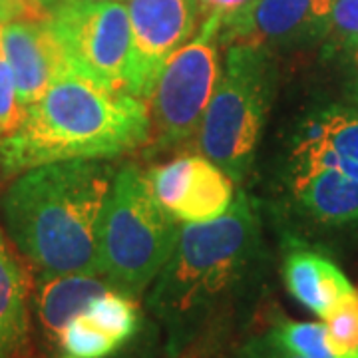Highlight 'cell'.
<instances>
[{
	"label": "cell",
	"mask_w": 358,
	"mask_h": 358,
	"mask_svg": "<svg viewBox=\"0 0 358 358\" xmlns=\"http://www.w3.org/2000/svg\"><path fill=\"white\" fill-rule=\"evenodd\" d=\"M273 92L275 66L265 44H233L197 134L199 152L233 181H241L253 164Z\"/></svg>",
	"instance_id": "cell-5"
},
{
	"label": "cell",
	"mask_w": 358,
	"mask_h": 358,
	"mask_svg": "<svg viewBox=\"0 0 358 358\" xmlns=\"http://www.w3.org/2000/svg\"><path fill=\"white\" fill-rule=\"evenodd\" d=\"M173 213L157 201L136 166L115 171L98 231L100 275L120 293L138 296L166 267L178 243Z\"/></svg>",
	"instance_id": "cell-4"
},
{
	"label": "cell",
	"mask_w": 358,
	"mask_h": 358,
	"mask_svg": "<svg viewBox=\"0 0 358 358\" xmlns=\"http://www.w3.org/2000/svg\"><path fill=\"white\" fill-rule=\"evenodd\" d=\"M78 2H106V0H78Z\"/></svg>",
	"instance_id": "cell-29"
},
{
	"label": "cell",
	"mask_w": 358,
	"mask_h": 358,
	"mask_svg": "<svg viewBox=\"0 0 358 358\" xmlns=\"http://www.w3.org/2000/svg\"><path fill=\"white\" fill-rule=\"evenodd\" d=\"M32 2H34V4L38 6L42 13L48 14V10H50L52 6H54L56 2H60V0H32Z\"/></svg>",
	"instance_id": "cell-28"
},
{
	"label": "cell",
	"mask_w": 358,
	"mask_h": 358,
	"mask_svg": "<svg viewBox=\"0 0 358 358\" xmlns=\"http://www.w3.org/2000/svg\"><path fill=\"white\" fill-rule=\"evenodd\" d=\"M293 164L333 167L358 179L357 106H331L310 117L294 148Z\"/></svg>",
	"instance_id": "cell-11"
},
{
	"label": "cell",
	"mask_w": 358,
	"mask_h": 358,
	"mask_svg": "<svg viewBox=\"0 0 358 358\" xmlns=\"http://www.w3.org/2000/svg\"><path fill=\"white\" fill-rule=\"evenodd\" d=\"M24 117V108L18 102L13 68L0 44V140L13 134Z\"/></svg>",
	"instance_id": "cell-23"
},
{
	"label": "cell",
	"mask_w": 358,
	"mask_h": 358,
	"mask_svg": "<svg viewBox=\"0 0 358 358\" xmlns=\"http://www.w3.org/2000/svg\"><path fill=\"white\" fill-rule=\"evenodd\" d=\"M28 275L0 229V358L28 357Z\"/></svg>",
	"instance_id": "cell-15"
},
{
	"label": "cell",
	"mask_w": 358,
	"mask_h": 358,
	"mask_svg": "<svg viewBox=\"0 0 358 358\" xmlns=\"http://www.w3.org/2000/svg\"><path fill=\"white\" fill-rule=\"evenodd\" d=\"M131 62L128 90L150 100L173 52L187 44L199 24V0H128Z\"/></svg>",
	"instance_id": "cell-8"
},
{
	"label": "cell",
	"mask_w": 358,
	"mask_h": 358,
	"mask_svg": "<svg viewBox=\"0 0 358 358\" xmlns=\"http://www.w3.org/2000/svg\"><path fill=\"white\" fill-rule=\"evenodd\" d=\"M114 176L103 159H70L32 167L10 183L2 219L40 275H100L98 231Z\"/></svg>",
	"instance_id": "cell-2"
},
{
	"label": "cell",
	"mask_w": 358,
	"mask_h": 358,
	"mask_svg": "<svg viewBox=\"0 0 358 358\" xmlns=\"http://www.w3.org/2000/svg\"><path fill=\"white\" fill-rule=\"evenodd\" d=\"M282 281L294 301L320 319L357 291L336 263L308 249H296L287 255Z\"/></svg>",
	"instance_id": "cell-13"
},
{
	"label": "cell",
	"mask_w": 358,
	"mask_h": 358,
	"mask_svg": "<svg viewBox=\"0 0 358 358\" xmlns=\"http://www.w3.org/2000/svg\"><path fill=\"white\" fill-rule=\"evenodd\" d=\"M322 320L334 352L358 358V291L345 296Z\"/></svg>",
	"instance_id": "cell-20"
},
{
	"label": "cell",
	"mask_w": 358,
	"mask_h": 358,
	"mask_svg": "<svg viewBox=\"0 0 358 358\" xmlns=\"http://www.w3.org/2000/svg\"><path fill=\"white\" fill-rule=\"evenodd\" d=\"M293 192L319 223L336 227L358 221V179L338 169L293 164Z\"/></svg>",
	"instance_id": "cell-12"
},
{
	"label": "cell",
	"mask_w": 358,
	"mask_h": 358,
	"mask_svg": "<svg viewBox=\"0 0 358 358\" xmlns=\"http://www.w3.org/2000/svg\"><path fill=\"white\" fill-rule=\"evenodd\" d=\"M192 166L193 155H185V157H178V159L169 162L166 166L154 167L148 173L152 192L169 213H173L178 209L179 201L183 199V193L187 187L189 176H192Z\"/></svg>",
	"instance_id": "cell-21"
},
{
	"label": "cell",
	"mask_w": 358,
	"mask_h": 358,
	"mask_svg": "<svg viewBox=\"0 0 358 358\" xmlns=\"http://www.w3.org/2000/svg\"><path fill=\"white\" fill-rule=\"evenodd\" d=\"M259 223L243 193L213 221L187 223L166 267L155 277L148 307L164 322L169 355H179L237 301L255 273Z\"/></svg>",
	"instance_id": "cell-3"
},
{
	"label": "cell",
	"mask_w": 358,
	"mask_h": 358,
	"mask_svg": "<svg viewBox=\"0 0 358 358\" xmlns=\"http://www.w3.org/2000/svg\"><path fill=\"white\" fill-rule=\"evenodd\" d=\"M14 18H48L32 0H0V24Z\"/></svg>",
	"instance_id": "cell-26"
},
{
	"label": "cell",
	"mask_w": 358,
	"mask_h": 358,
	"mask_svg": "<svg viewBox=\"0 0 358 358\" xmlns=\"http://www.w3.org/2000/svg\"><path fill=\"white\" fill-rule=\"evenodd\" d=\"M58 346L62 348L64 357L70 358H108L120 348L110 334L98 329L92 320L82 313L70 320L62 329Z\"/></svg>",
	"instance_id": "cell-19"
},
{
	"label": "cell",
	"mask_w": 358,
	"mask_h": 358,
	"mask_svg": "<svg viewBox=\"0 0 358 358\" xmlns=\"http://www.w3.org/2000/svg\"><path fill=\"white\" fill-rule=\"evenodd\" d=\"M84 315L120 345H126L136 334L140 324V315L134 296L120 293L115 289H110L98 299H94L84 310Z\"/></svg>",
	"instance_id": "cell-17"
},
{
	"label": "cell",
	"mask_w": 358,
	"mask_h": 358,
	"mask_svg": "<svg viewBox=\"0 0 358 358\" xmlns=\"http://www.w3.org/2000/svg\"><path fill=\"white\" fill-rule=\"evenodd\" d=\"M331 0H257L237 42L303 44L329 36Z\"/></svg>",
	"instance_id": "cell-10"
},
{
	"label": "cell",
	"mask_w": 358,
	"mask_h": 358,
	"mask_svg": "<svg viewBox=\"0 0 358 358\" xmlns=\"http://www.w3.org/2000/svg\"><path fill=\"white\" fill-rule=\"evenodd\" d=\"M268 336L301 358H343L333 350L329 343L324 322H305V320H279Z\"/></svg>",
	"instance_id": "cell-18"
},
{
	"label": "cell",
	"mask_w": 358,
	"mask_h": 358,
	"mask_svg": "<svg viewBox=\"0 0 358 358\" xmlns=\"http://www.w3.org/2000/svg\"><path fill=\"white\" fill-rule=\"evenodd\" d=\"M345 52L348 54V90H350V96L352 100L357 102L358 108V42L346 46Z\"/></svg>",
	"instance_id": "cell-27"
},
{
	"label": "cell",
	"mask_w": 358,
	"mask_h": 358,
	"mask_svg": "<svg viewBox=\"0 0 358 358\" xmlns=\"http://www.w3.org/2000/svg\"><path fill=\"white\" fill-rule=\"evenodd\" d=\"M2 178H4V169H2V166H0V183H2Z\"/></svg>",
	"instance_id": "cell-30"
},
{
	"label": "cell",
	"mask_w": 358,
	"mask_h": 358,
	"mask_svg": "<svg viewBox=\"0 0 358 358\" xmlns=\"http://www.w3.org/2000/svg\"><path fill=\"white\" fill-rule=\"evenodd\" d=\"M229 358H301L285 350L282 346H279L268 334L265 336H259L249 341L247 345H243L233 357Z\"/></svg>",
	"instance_id": "cell-25"
},
{
	"label": "cell",
	"mask_w": 358,
	"mask_h": 358,
	"mask_svg": "<svg viewBox=\"0 0 358 358\" xmlns=\"http://www.w3.org/2000/svg\"><path fill=\"white\" fill-rule=\"evenodd\" d=\"M152 140L145 100L66 68L0 140L4 176L70 159H112Z\"/></svg>",
	"instance_id": "cell-1"
},
{
	"label": "cell",
	"mask_w": 358,
	"mask_h": 358,
	"mask_svg": "<svg viewBox=\"0 0 358 358\" xmlns=\"http://www.w3.org/2000/svg\"><path fill=\"white\" fill-rule=\"evenodd\" d=\"M0 44L13 68L18 102L24 110L68 68L48 18H14L2 22Z\"/></svg>",
	"instance_id": "cell-9"
},
{
	"label": "cell",
	"mask_w": 358,
	"mask_h": 358,
	"mask_svg": "<svg viewBox=\"0 0 358 358\" xmlns=\"http://www.w3.org/2000/svg\"><path fill=\"white\" fill-rule=\"evenodd\" d=\"M233 203V179L211 159L193 155L192 176L173 215L185 223L221 217Z\"/></svg>",
	"instance_id": "cell-16"
},
{
	"label": "cell",
	"mask_w": 358,
	"mask_h": 358,
	"mask_svg": "<svg viewBox=\"0 0 358 358\" xmlns=\"http://www.w3.org/2000/svg\"><path fill=\"white\" fill-rule=\"evenodd\" d=\"M48 26L70 70L108 88L128 90L131 24L122 0H60L48 10Z\"/></svg>",
	"instance_id": "cell-7"
},
{
	"label": "cell",
	"mask_w": 358,
	"mask_h": 358,
	"mask_svg": "<svg viewBox=\"0 0 358 358\" xmlns=\"http://www.w3.org/2000/svg\"><path fill=\"white\" fill-rule=\"evenodd\" d=\"M114 289L102 275L68 273L40 275L36 285V310L46 336L58 345L60 333L70 320L82 315L94 299Z\"/></svg>",
	"instance_id": "cell-14"
},
{
	"label": "cell",
	"mask_w": 358,
	"mask_h": 358,
	"mask_svg": "<svg viewBox=\"0 0 358 358\" xmlns=\"http://www.w3.org/2000/svg\"><path fill=\"white\" fill-rule=\"evenodd\" d=\"M257 0H199L203 18L219 24L221 40H235Z\"/></svg>",
	"instance_id": "cell-22"
},
{
	"label": "cell",
	"mask_w": 358,
	"mask_h": 358,
	"mask_svg": "<svg viewBox=\"0 0 358 358\" xmlns=\"http://www.w3.org/2000/svg\"><path fill=\"white\" fill-rule=\"evenodd\" d=\"M329 36L343 48L358 42V0H331Z\"/></svg>",
	"instance_id": "cell-24"
},
{
	"label": "cell",
	"mask_w": 358,
	"mask_h": 358,
	"mask_svg": "<svg viewBox=\"0 0 358 358\" xmlns=\"http://www.w3.org/2000/svg\"><path fill=\"white\" fill-rule=\"evenodd\" d=\"M219 24L205 18L199 36L171 54L152 92V150L166 152L193 140L221 74Z\"/></svg>",
	"instance_id": "cell-6"
}]
</instances>
